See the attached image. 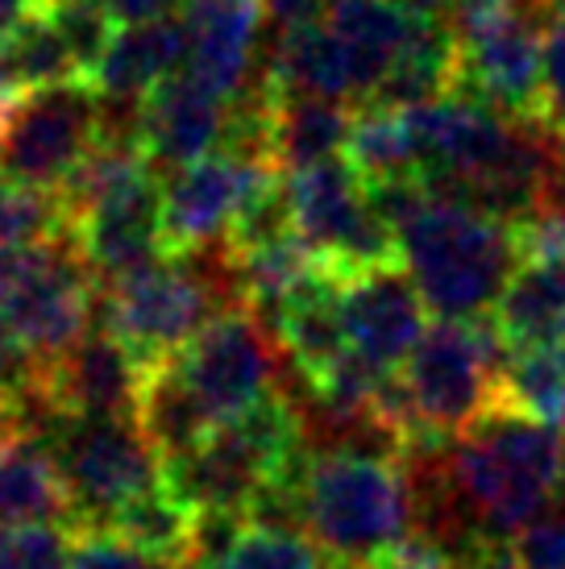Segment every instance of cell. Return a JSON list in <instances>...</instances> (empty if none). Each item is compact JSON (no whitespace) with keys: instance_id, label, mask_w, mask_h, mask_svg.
<instances>
[{"instance_id":"cell-1","label":"cell","mask_w":565,"mask_h":569,"mask_svg":"<svg viewBox=\"0 0 565 569\" xmlns=\"http://www.w3.org/2000/svg\"><path fill=\"white\" fill-rule=\"evenodd\" d=\"M433 458L445 523L428 528L457 540L462 553L483 540L516 537L565 490V428L507 408H495L454 445L433 449Z\"/></svg>"},{"instance_id":"cell-2","label":"cell","mask_w":565,"mask_h":569,"mask_svg":"<svg viewBox=\"0 0 565 569\" xmlns=\"http://www.w3.org/2000/svg\"><path fill=\"white\" fill-rule=\"evenodd\" d=\"M304 532L333 561H378L416 528V487L404 453L333 445L304 458L296 478Z\"/></svg>"},{"instance_id":"cell-3","label":"cell","mask_w":565,"mask_h":569,"mask_svg":"<svg viewBox=\"0 0 565 569\" xmlns=\"http://www.w3.org/2000/svg\"><path fill=\"white\" fill-rule=\"evenodd\" d=\"M399 262L437 320H487L519 262V229L483 208L428 196L395 229Z\"/></svg>"},{"instance_id":"cell-4","label":"cell","mask_w":565,"mask_h":569,"mask_svg":"<svg viewBox=\"0 0 565 569\" xmlns=\"http://www.w3.org/2000/svg\"><path fill=\"white\" fill-rule=\"evenodd\" d=\"M304 416L279 387L246 416L217 425L205 441L167 458L158 475L191 516L250 520L270 487L296 478L304 461Z\"/></svg>"},{"instance_id":"cell-5","label":"cell","mask_w":565,"mask_h":569,"mask_svg":"<svg viewBox=\"0 0 565 569\" xmlns=\"http://www.w3.org/2000/svg\"><path fill=\"white\" fill-rule=\"evenodd\" d=\"M229 279H234V262L225 246L200 253H162L155 262L112 279L100 325L146 375L155 366L171 362L217 312L234 308Z\"/></svg>"},{"instance_id":"cell-6","label":"cell","mask_w":565,"mask_h":569,"mask_svg":"<svg viewBox=\"0 0 565 569\" xmlns=\"http://www.w3.org/2000/svg\"><path fill=\"white\" fill-rule=\"evenodd\" d=\"M503 353L490 320H437L424 329L408 362L395 370L412 420L404 458L454 445L499 408Z\"/></svg>"},{"instance_id":"cell-7","label":"cell","mask_w":565,"mask_h":569,"mask_svg":"<svg viewBox=\"0 0 565 569\" xmlns=\"http://www.w3.org/2000/svg\"><path fill=\"white\" fill-rule=\"evenodd\" d=\"M96 287L100 279L71 233L0 246V325L30 358L33 382L92 329Z\"/></svg>"},{"instance_id":"cell-8","label":"cell","mask_w":565,"mask_h":569,"mask_svg":"<svg viewBox=\"0 0 565 569\" xmlns=\"http://www.w3.org/2000/svg\"><path fill=\"white\" fill-rule=\"evenodd\" d=\"M67 490V528H109L121 507L158 482V458L129 416L47 411L33 428Z\"/></svg>"},{"instance_id":"cell-9","label":"cell","mask_w":565,"mask_h":569,"mask_svg":"<svg viewBox=\"0 0 565 569\" xmlns=\"http://www.w3.org/2000/svg\"><path fill=\"white\" fill-rule=\"evenodd\" d=\"M105 138V100L92 80L17 88L0 100V167L59 196Z\"/></svg>"},{"instance_id":"cell-10","label":"cell","mask_w":565,"mask_h":569,"mask_svg":"<svg viewBox=\"0 0 565 569\" xmlns=\"http://www.w3.org/2000/svg\"><path fill=\"white\" fill-rule=\"evenodd\" d=\"M282 179H287L296 233L337 279L399 262L395 229L375 212L370 191L346 154L299 167Z\"/></svg>"},{"instance_id":"cell-11","label":"cell","mask_w":565,"mask_h":569,"mask_svg":"<svg viewBox=\"0 0 565 569\" xmlns=\"http://www.w3.org/2000/svg\"><path fill=\"white\" fill-rule=\"evenodd\" d=\"M267 325L254 317L246 303H234L208 320L188 346L175 353L171 379L208 425H229L237 416L275 391V353H270Z\"/></svg>"},{"instance_id":"cell-12","label":"cell","mask_w":565,"mask_h":569,"mask_svg":"<svg viewBox=\"0 0 565 569\" xmlns=\"http://www.w3.org/2000/svg\"><path fill=\"white\" fill-rule=\"evenodd\" d=\"M275 171L258 154L241 150H212L208 159L171 171L162 196V233L167 253H200L225 246L237 212Z\"/></svg>"},{"instance_id":"cell-13","label":"cell","mask_w":565,"mask_h":569,"mask_svg":"<svg viewBox=\"0 0 565 569\" xmlns=\"http://www.w3.org/2000/svg\"><path fill=\"white\" fill-rule=\"evenodd\" d=\"M519 229V262L490 308L507 353L565 341V224L536 212Z\"/></svg>"},{"instance_id":"cell-14","label":"cell","mask_w":565,"mask_h":569,"mask_svg":"<svg viewBox=\"0 0 565 569\" xmlns=\"http://www.w3.org/2000/svg\"><path fill=\"white\" fill-rule=\"evenodd\" d=\"M341 325L361 362L395 375L428 329V308L404 262H391L341 279Z\"/></svg>"},{"instance_id":"cell-15","label":"cell","mask_w":565,"mask_h":569,"mask_svg":"<svg viewBox=\"0 0 565 569\" xmlns=\"http://www.w3.org/2000/svg\"><path fill=\"white\" fill-rule=\"evenodd\" d=\"M179 17L188 33V54L179 71H188L191 80L229 104L267 83L254 67L267 26V0H188Z\"/></svg>"},{"instance_id":"cell-16","label":"cell","mask_w":565,"mask_h":569,"mask_svg":"<svg viewBox=\"0 0 565 569\" xmlns=\"http://www.w3.org/2000/svg\"><path fill=\"white\" fill-rule=\"evenodd\" d=\"M229 112H234L229 100L208 92L188 71H175L141 100L138 142L155 171H179L225 146Z\"/></svg>"},{"instance_id":"cell-17","label":"cell","mask_w":565,"mask_h":569,"mask_svg":"<svg viewBox=\"0 0 565 569\" xmlns=\"http://www.w3.org/2000/svg\"><path fill=\"white\" fill-rule=\"evenodd\" d=\"M275 346L296 366L304 382L325 375L346 353V325H341V279L333 270H316L308 283H299L279 312L267 320Z\"/></svg>"},{"instance_id":"cell-18","label":"cell","mask_w":565,"mask_h":569,"mask_svg":"<svg viewBox=\"0 0 565 569\" xmlns=\"http://www.w3.org/2000/svg\"><path fill=\"white\" fill-rule=\"evenodd\" d=\"M188 54L184 17L141 21V26H117L100 67L92 71L96 92L117 104H141L158 83L175 76Z\"/></svg>"},{"instance_id":"cell-19","label":"cell","mask_w":565,"mask_h":569,"mask_svg":"<svg viewBox=\"0 0 565 569\" xmlns=\"http://www.w3.org/2000/svg\"><path fill=\"white\" fill-rule=\"evenodd\" d=\"M354 109L329 96L270 92L267 109V159L275 171L291 174L346 150Z\"/></svg>"},{"instance_id":"cell-20","label":"cell","mask_w":565,"mask_h":569,"mask_svg":"<svg viewBox=\"0 0 565 569\" xmlns=\"http://www.w3.org/2000/svg\"><path fill=\"white\" fill-rule=\"evenodd\" d=\"M320 21L341 42L349 67H354L358 104L370 100L408 38L412 13L395 0H325Z\"/></svg>"},{"instance_id":"cell-21","label":"cell","mask_w":565,"mask_h":569,"mask_svg":"<svg viewBox=\"0 0 565 569\" xmlns=\"http://www.w3.org/2000/svg\"><path fill=\"white\" fill-rule=\"evenodd\" d=\"M457 83V38L449 17L412 13V30L404 47L387 67L383 83L366 104H387V109H412L424 100L454 92Z\"/></svg>"},{"instance_id":"cell-22","label":"cell","mask_w":565,"mask_h":569,"mask_svg":"<svg viewBox=\"0 0 565 569\" xmlns=\"http://www.w3.org/2000/svg\"><path fill=\"white\" fill-rule=\"evenodd\" d=\"M0 523H63L67 490L47 441L21 428L0 445Z\"/></svg>"},{"instance_id":"cell-23","label":"cell","mask_w":565,"mask_h":569,"mask_svg":"<svg viewBox=\"0 0 565 569\" xmlns=\"http://www.w3.org/2000/svg\"><path fill=\"white\" fill-rule=\"evenodd\" d=\"M105 532L129 540V545H138L146 553L179 561L184 569L191 566V553H196V516L167 490L162 475H158L155 487H146L141 495H133V499L112 516Z\"/></svg>"},{"instance_id":"cell-24","label":"cell","mask_w":565,"mask_h":569,"mask_svg":"<svg viewBox=\"0 0 565 569\" xmlns=\"http://www.w3.org/2000/svg\"><path fill=\"white\" fill-rule=\"evenodd\" d=\"M196 569H333V557L291 523L246 520Z\"/></svg>"},{"instance_id":"cell-25","label":"cell","mask_w":565,"mask_h":569,"mask_svg":"<svg viewBox=\"0 0 565 569\" xmlns=\"http://www.w3.org/2000/svg\"><path fill=\"white\" fill-rule=\"evenodd\" d=\"M499 408L533 416L541 425L565 428V341L516 349L503 358Z\"/></svg>"},{"instance_id":"cell-26","label":"cell","mask_w":565,"mask_h":569,"mask_svg":"<svg viewBox=\"0 0 565 569\" xmlns=\"http://www.w3.org/2000/svg\"><path fill=\"white\" fill-rule=\"evenodd\" d=\"M341 154L361 174V183H383V179L420 171L408 117H404V109H387V104H366V109L354 112V126H349Z\"/></svg>"},{"instance_id":"cell-27","label":"cell","mask_w":565,"mask_h":569,"mask_svg":"<svg viewBox=\"0 0 565 569\" xmlns=\"http://www.w3.org/2000/svg\"><path fill=\"white\" fill-rule=\"evenodd\" d=\"M9 54H13V71L21 88H38V83H63L83 80L76 59L67 50L59 26L50 21L47 4L30 13L13 33H9Z\"/></svg>"},{"instance_id":"cell-28","label":"cell","mask_w":565,"mask_h":569,"mask_svg":"<svg viewBox=\"0 0 565 569\" xmlns=\"http://www.w3.org/2000/svg\"><path fill=\"white\" fill-rule=\"evenodd\" d=\"M67 233V212L59 196L21 183L0 167V246H26Z\"/></svg>"},{"instance_id":"cell-29","label":"cell","mask_w":565,"mask_h":569,"mask_svg":"<svg viewBox=\"0 0 565 569\" xmlns=\"http://www.w3.org/2000/svg\"><path fill=\"white\" fill-rule=\"evenodd\" d=\"M63 523H0V569H67Z\"/></svg>"},{"instance_id":"cell-30","label":"cell","mask_w":565,"mask_h":569,"mask_svg":"<svg viewBox=\"0 0 565 569\" xmlns=\"http://www.w3.org/2000/svg\"><path fill=\"white\" fill-rule=\"evenodd\" d=\"M71 532V528H67ZM67 569H184L179 561H167L158 553H146L129 540L112 537L105 528H76Z\"/></svg>"},{"instance_id":"cell-31","label":"cell","mask_w":565,"mask_h":569,"mask_svg":"<svg viewBox=\"0 0 565 569\" xmlns=\"http://www.w3.org/2000/svg\"><path fill=\"white\" fill-rule=\"evenodd\" d=\"M533 121L565 142V17L549 21L541 38V100Z\"/></svg>"},{"instance_id":"cell-32","label":"cell","mask_w":565,"mask_h":569,"mask_svg":"<svg viewBox=\"0 0 565 569\" xmlns=\"http://www.w3.org/2000/svg\"><path fill=\"white\" fill-rule=\"evenodd\" d=\"M519 569H565V511H545L512 537Z\"/></svg>"},{"instance_id":"cell-33","label":"cell","mask_w":565,"mask_h":569,"mask_svg":"<svg viewBox=\"0 0 565 569\" xmlns=\"http://www.w3.org/2000/svg\"><path fill=\"white\" fill-rule=\"evenodd\" d=\"M117 26H141V21H162L175 17L188 0H100Z\"/></svg>"},{"instance_id":"cell-34","label":"cell","mask_w":565,"mask_h":569,"mask_svg":"<svg viewBox=\"0 0 565 569\" xmlns=\"http://www.w3.org/2000/svg\"><path fill=\"white\" fill-rule=\"evenodd\" d=\"M553 221L565 224V142H557V154L549 162V174H545V188H541V208Z\"/></svg>"},{"instance_id":"cell-35","label":"cell","mask_w":565,"mask_h":569,"mask_svg":"<svg viewBox=\"0 0 565 569\" xmlns=\"http://www.w3.org/2000/svg\"><path fill=\"white\" fill-rule=\"evenodd\" d=\"M457 569H519V566L507 540H483V545H474L470 553H462Z\"/></svg>"},{"instance_id":"cell-36","label":"cell","mask_w":565,"mask_h":569,"mask_svg":"<svg viewBox=\"0 0 565 569\" xmlns=\"http://www.w3.org/2000/svg\"><path fill=\"white\" fill-rule=\"evenodd\" d=\"M21 428H30V411H26V399L9 391L4 382H0V445L17 437Z\"/></svg>"},{"instance_id":"cell-37","label":"cell","mask_w":565,"mask_h":569,"mask_svg":"<svg viewBox=\"0 0 565 569\" xmlns=\"http://www.w3.org/2000/svg\"><path fill=\"white\" fill-rule=\"evenodd\" d=\"M17 71H13V54H9V33H0V100L9 92H17Z\"/></svg>"},{"instance_id":"cell-38","label":"cell","mask_w":565,"mask_h":569,"mask_svg":"<svg viewBox=\"0 0 565 569\" xmlns=\"http://www.w3.org/2000/svg\"><path fill=\"white\" fill-rule=\"evenodd\" d=\"M404 4L408 13H433V17H449L457 9V0H395Z\"/></svg>"},{"instance_id":"cell-39","label":"cell","mask_w":565,"mask_h":569,"mask_svg":"<svg viewBox=\"0 0 565 569\" xmlns=\"http://www.w3.org/2000/svg\"><path fill=\"white\" fill-rule=\"evenodd\" d=\"M533 4L545 13V21H557V17H565V0H533Z\"/></svg>"},{"instance_id":"cell-40","label":"cell","mask_w":565,"mask_h":569,"mask_svg":"<svg viewBox=\"0 0 565 569\" xmlns=\"http://www.w3.org/2000/svg\"><path fill=\"white\" fill-rule=\"evenodd\" d=\"M333 569H378L375 561H333Z\"/></svg>"}]
</instances>
